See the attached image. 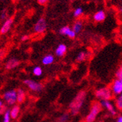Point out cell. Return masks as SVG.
I'll return each mask as SVG.
<instances>
[{
	"mask_svg": "<svg viewBox=\"0 0 122 122\" xmlns=\"http://www.w3.org/2000/svg\"><path fill=\"white\" fill-rule=\"evenodd\" d=\"M86 98V91L82 90L76 95L71 103H69V112L71 115H76L80 112L81 109L83 107Z\"/></svg>",
	"mask_w": 122,
	"mask_h": 122,
	"instance_id": "cell-1",
	"label": "cell"
},
{
	"mask_svg": "<svg viewBox=\"0 0 122 122\" xmlns=\"http://www.w3.org/2000/svg\"><path fill=\"white\" fill-rule=\"evenodd\" d=\"M102 106L101 101H95L92 104L90 111L85 118V122H94L97 115L102 110Z\"/></svg>",
	"mask_w": 122,
	"mask_h": 122,
	"instance_id": "cell-2",
	"label": "cell"
},
{
	"mask_svg": "<svg viewBox=\"0 0 122 122\" xmlns=\"http://www.w3.org/2000/svg\"><path fill=\"white\" fill-rule=\"evenodd\" d=\"M2 99L5 101L6 105L12 107L17 103V92L16 89H8L5 91L2 95Z\"/></svg>",
	"mask_w": 122,
	"mask_h": 122,
	"instance_id": "cell-3",
	"label": "cell"
},
{
	"mask_svg": "<svg viewBox=\"0 0 122 122\" xmlns=\"http://www.w3.org/2000/svg\"><path fill=\"white\" fill-rule=\"evenodd\" d=\"M95 97L101 101L103 100H112L114 97V95L110 89V87H101L97 89L95 91Z\"/></svg>",
	"mask_w": 122,
	"mask_h": 122,
	"instance_id": "cell-4",
	"label": "cell"
},
{
	"mask_svg": "<svg viewBox=\"0 0 122 122\" xmlns=\"http://www.w3.org/2000/svg\"><path fill=\"white\" fill-rule=\"evenodd\" d=\"M23 84L30 90L33 92L38 93L43 89V86L42 84L40 82H37L32 79H25L23 81Z\"/></svg>",
	"mask_w": 122,
	"mask_h": 122,
	"instance_id": "cell-5",
	"label": "cell"
},
{
	"mask_svg": "<svg viewBox=\"0 0 122 122\" xmlns=\"http://www.w3.org/2000/svg\"><path fill=\"white\" fill-rule=\"evenodd\" d=\"M101 106L103 109H105L112 116H115L118 113V109L114 106V103L111 100H103L101 101Z\"/></svg>",
	"mask_w": 122,
	"mask_h": 122,
	"instance_id": "cell-6",
	"label": "cell"
},
{
	"mask_svg": "<svg viewBox=\"0 0 122 122\" xmlns=\"http://www.w3.org/2000/svg\"><path fill=\"white\" fill-rule=\"evenodd\" d=\"M47 22L43 17H41L34 24L33 30L35 34H43L47 30Z\"/></svg>",
	"mask_w": 122,
	"mask_h": 122,
	"instance_id": "cell-7",
	"label": "cell"
},
{
	"mask_svg": "<svg viewBox=\"0 0 122 122\" xmlns=\"http://www.w3.org/2000/svg\"><path fill=\"white\" fill-rule=\"evenodd\" d=\"M110 89L114 96H118L122 93V79L115 78L112 81Z\"/></svg>",
	"mask_w": 122,
	"mask_h": 122,
	"instance_id": "cell-8",
	"label": "cell"
},
{
	"mask_svg": "<svg viewBox=\"0 0 122 122\" xmlns=\"http://www.w3.org/2000/svg\"><path fill=\"white\" fill-rule=\"evenodd\" d=\"M14 23V19L12 17H9L7 20H5L2 25H1V28H0V34L2 35L6 34L7 33H8V31L10 30L12 25H13Z\"/></svg>",
	"mask_w": 122,
	"mask_h": 122,
	"instance_id": "cell-9",
	"label": "cell"
},
{
	"mask_svg": "<svg viewBox=\"0 0 122 122\" xmlns=\"http://www.w3.org/2000/svg\"><path fill=\"white\" fill-rule=\"evenodd\" d=\"M59 33L61 35L68 36V37L70 39H75L77 35V34L75 32V30L72 29V28H71L68 25H66V26L60 28L59 30Z\"/></svg>",
	"mask_w": 122,
	"mask_h": 122,
	"instance_id": "cell-10",
	"label": "cell"
},
{
	"mask_svg": "<svg viewBox=\"0 0 122 122\" xmlns=\"http://www.w3.org/2000/svg\"><path fill=\"white\" fill-rule=\"evenodd\" d=\"M20 60L16 57L9 58L5 63V69L6 70H12L16 69V67L20 65Z\"/></svg>",
	"mask_w": 122,
	"mask_h": 122,
	"instance_id": "cell-11",
	"label": "cell"
},
{
	"mask_svg": "<svg viewBox=\"0 0 122 122\" xmlns=\"http://www.w3.org/2000/svg\"><path fill=\"white\" fill-rule=\"evenodd\" d=\"M106 12L103 10H99L96 11L93 15V20L95 22H102L106 19Z\"/></svg>",
	"mask_w": 122,
	"mask_h": 122,
	"instance_id": "cell-12",
	"label": "cell"
},
{
	"mask_svg": "<svg viewBox=\"0 0 122 122\" xmlns=\"http://www.w3.org/2000/svg\"><path fill=\"white\" fill-rule=\"evenodd\" d=\"M66 52H67V46L63 43L59 44L57 46L55 51H54V54H55V55L57 57H64L65 54H66Z\"/></svg>",
	"mask_w": 122,
	"mask_h": 122,
	"instance_id": "cell-13",
	"label": "cell"
},
{
	"mask_svg": "<svg viewBox=\"0 0 122 122\" xmlns=\"http://www.w3.org/2000/svg\"><path fill=\"white\" fill-rule=\"evenodd\" d=\"M16 92H17V103L18 104H21L25 100V97H26L25 90L22 88H19L16 89Z\"/></svg>",
	"mask_w": 122,
	"mask_h": 122,
	"instance_id": "cell-14",
	"label": "cell"
},
{
	"mask_svg": "<svg viewBox=\"0 0 122 122\" xmlns=\"http://www.w3.org/2000/svg\"><path fill=\"white\" fill-rule=\"evenodd\" d=\"M10 113L12 119H16L19 117V115L20 113V107L18 104H15L12 106L11 108L10 109Z\"/></svg>",
	"mask_w": 122,
	"mask_h": 122,
	"instance_id": "cell-15",
	"label": "cell"
},
{
	"mask_svg": "<svg viewBox=\"0 0 122 122\" xmlns=\"http://www.w3.org/2000/svg\"><path fill=\"white\" fill-rule=\"evenodd\" d=\"M54 62V56L51 54H48L42 58V63L44 66H50Z\"/></svg>",
	"mask_w": 122,
	"mask_h": 122,
	"instance_id": "cell-16",
	"label": "cell"
},
{
	"mask_svg": "<svg viewBox=\"0 0 122 122\" xmlns=\"http://www.w3.org/2000/svg\"><path fill=\"white\" fill-rule=\"evenodd\" d=\"M83 23L81 20H76L74 23H73L72 25V29L75 30V32L77 34L80 32H81V30L83 29Z\"/></svg>",
	"mask_w": 122,
	"mask_h": 122,
	"instance_id": "cell-17",
	"label": "cell"
},
{
	"mask_svg": "<svg viewBox=\"0 0 122 122\" xmlns=\"http://www.w3.org/2000/svg\"><path fill=\"white\" fill-rule=\"evenodd\" d=\"M89 57V54L86 51H82L81 52H79L77 54V55L76 57V62L77 63H81V62H83V61H85L87 57Z\"/></svg>",
	"mask_w": 122,
	"mask_h": 122,
	"instance_id": "cell-18",
	"label": "cell"
},
{
	"mask_svg": "<svg viewBox=\"0 0 122 122\" xmlns=\"http://www.w3.org/2000/svg\"><path fill=\"white\" fill-rule=\"evenodd\" d=\"M42 73H43V71L40 66H36L32 69V74L36 77H40Z\"/></svg>",
	"mask_w": 122,
	"mask_h": 122,
	"instance_id": "cell-19",
	"label": "cell"
},
{
	"mask_svg": "<svg viewBox=\"0 0 122 122\" xmlns=\"http://www.w3.org/2000/svg\"><path fill=\"white\" fill-rule=\"evenodd\" d=\"M115 105L118 110H122V93L117 96L115 100Z\"/></svg>",
	"mask_w": 122,
	"mask_h": 122,
	"instance_id": "cell-20",
	"label": "cell"
},
{
	"mask_svg": "<svg viewBox=\"0 0 122 122\" xmlns=\"http://www.w3.org/2000/svg\"><path fill=\"white\" fill-rule=\"evenodd\" d=\"M11 116L10 113V109L5 110V112L2 114V122H10L11 121Z\"/></svg>",
	"mask_w": 122,
	"mask_h": 122,
	"instance_id": "cell-21",
	"label": "cell"
},
{
	"mask_svg": "<svg viewBox=\"0 0 122 122\" xmlns=\"http://www.w3.org/2000/svg\"><path fill=\"white\" fill-rule=\"evenodd\" d=\"M83 14V10L81 7H78V8H75L74 10V12H73V16H74L75 18L81 17Z\"/></svg>",
	"mask_w": 122,
	"mask_h": 122,
	"instance_id": "cell-22",
	"label": "cell"
},
{
	"mask_svg": "<svg viewBox=\"0 0 122 122\" xmlns=\"http://www.w3.org/2000/svg\"><path fill=\"white\" fill-rule=\"evenodd\" d=\"M69 120V113L64 112L59 117V122H67Z\"/></svg>",
	"mask_w": 122,
	"mask_h": 122,
	"instance_id": "cell-23",
	"label": "cell"
},
{
	"mask_svg": "<svg viewBox=\"0 0 122 122\" xmlns=\"http://www.w3.org/2000/svg\"><path fill=\"white\" fill-rule=\"evenodd\" d=\"M8 18V11L6 9H3L1 12V14H0V20H1L2 22H4L5 20H6Z\"/></svg>",
	"mask_w": 122,
	"mask_h": 122,
	"instance_id": "cell-24",
	"label": "cell"
},
{
	"mask_svg": "<svg viewBox=\"0 0 122 122\" xmlns=\"http://www.w3.org/2000/svg\"><path fill=\"white\" fill-rule=\"evenodd\" d=\"M7 105H6V103H5V101L2 99L0 100V111H1V114L2 115L5 110H7V107H6Z\"/></svg>",
	"mask_w": 122,
	"mask_h": 122,
	"instance_id": "cell-25",
	"label": "cell"
},
{
	"mask_svg": "<svg viewBox=\"0 0 122 122\" xmlns=\"http://www.w3.org/2000/svg\"><path fill=\"white\" fill-rule=\"evenodd\" d=\"M115 77L118 79H122V62L119 66V68L115 72Z\"/></svg>",
	"mask_w": 122,
	"mask_h": 122,
	"instance_id": "cell-26",
	"label": "cell"
},
{
	"mask_svg": "<svg viewBox=\"0 0 122 122\" xmlns=\"http://www.w3.org/2000/svg\"><path fill=\"white\" fill-rule=\"evenodd\" d=\"M37 1V2L40 4V5H46L49 0H36Z\"/></svg>",
	"mask_w": 122,
	"mask_h": 122,
	"instance_id": "cell-27",
	"label": "cell"
},
{
	"mask_svg": "<svg viewBox=\"0 0 122 122\" xmlns=\"http://www.w3.org/2000/svg\"><path fill=\"white\" fill-rule=\"evenodd\" d=\"M29 39V36L28 35H23L21 37V40L22 41H26Z\"/></svg>",
	"mask_w": 122,
	"mask_h": 122,
	"instance_id": "cell-28",
	"label": "cell"
},
{
	"mask_svg": "<svg viewBox=\"0 0 122 122\" xmlns=\"http://www.w3.org/2000/svg\"><path fill=\"white\" fill-rule=\"evenodd\" d=\"M115 122H122V115H118L116 120H115Z\"/></svg>",
	"mask_w": 122,
	"mask_h": 122,
	"instance_id": "cell-29",
	"label": "cell"
},
{
	"mask_svg": "<svg viewBox=\"0 0 122 122\" xmlns=\"http://www.w3.org/2000/svg\"><path fill=\"white\" fill-rule=\"evenodd\" d=\"M119 12L121 14H122V5L121 6V7L119 8Z\"/></svg>",
	"mask_w": 122,
	"mask_h": 122,
	"instance_id": "cell-30",
	"label": "cell"
},
{
	"mask_svg": "<svg viewBox=\"0 0 122 122\" xmlns=\"http://www.w3.org/2000/svg\"><path fill=\"white\" fill-rule=\"evenodd\" d=\"M0 1H2V2H3V1H4V0H0Z\"/></svg>",
	"mask_w": 122,
	"mask_h": 122,
	"instance_id": "cell-31",
	"label": "cell"
},
{
	"mask_svg": "<svg viewBox=\"0 0 122 122\" xmlns=\"http://www.w3.org/2000/svg\"><path fill=\"white\" fill-rule=\"evenodd\" d=\"M121 1H122V0H121Z\"/></svg>",
	"mask_w": 122,
	"mask_h": 122,
	"instance_id": "cell-32",
	"label": "cell"
}]
</instances>
